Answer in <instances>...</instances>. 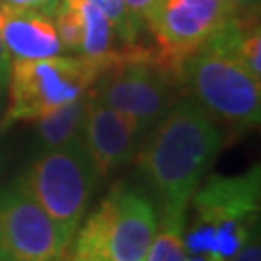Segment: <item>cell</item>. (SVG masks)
<instances>
[{
	"instance_id": "1",
	"label": "cell",
	"mask_w": 261,
	"mask_h": 261,
	"mask_svg": "<svg viewBox=\"0 0 261 261\" xmlns=\"http://www.w3.org/2000/svg\"><path fill=\"white\" fill-rule=\"evenodd\" d=\"M224 141V128L192 97L170 107L136 155L143 180L157 199L159 217H186Z\"/></svg>"
},
{
	"instance_id": "2",
	"label": "cell",
	"mask_w": 261,
	"mask_h": 261,
	"mask_svg": "<svg viewBox=\"0 0 261 261\" xmlns=\"http://www.w3.org/2000/svg\"><path fill=\"white\" fill-rule=\"evenodd\" d=\"M261 170L252 167L236 176H211L197 188L184 224L186 261H234L259 230Z\"/></svg>"
},
{
	"instance_id": "3",
	"label": "cell",
	"mask_w": 261,
	"mask_h": 261,
	"mask_svg": "<svg viewBox=\"0 0 261 261\" xmlns=\"http://www.w3.org/2000/svg\"><path fill=\"white\" fill-rule=\"evenodd\" d=\"M97 180L99 174L93 161L84 141L77 140L58 149L41 151L16 184L53 221L58 240L66 250L80 228Z\"/></svg>"
},
{
	"instance_id": "4",
	"label": "cell",
	"mask_w": 261,
	"mask_h": 261,
	"mask_svg": "<svg viewBox=\"0 0 261 261\" xmlns=\"http://www.w3.org/2000/svg\"><path fill=\"white\" fill-rule=\"evenodd\" d=\"M157 224L155 203L120 182L75 230L72 261H145Z\"/></svg>"
},
{
	"instance_id": "5",
	"label": "cell",
	"mask_w": 261,
	"mask_h": 261,
	"mask_svg": "<svg viewBox=\"0 0 261 261\" xmlns=\"http://www.w3.org/2000/svg\"><path fill=\"white\" fill-rule=\"evenodd\" d=\"M103 68L84 56H50L41 60H14L8 82L4 126L37 120L87 95Z\"/></svg>"
},
{
	"instance_id": "6",
	"label": "cell",
	"mask_w": 261,
	"mask_h": 261,
	"mask_svg": "<svg viewBox=\"0 0 261 261\" xmlns=\"http://www.w3.org/2000/svg\"><path fill=\"white\" fill-rule=\"evenodd\" d=\"M192 99L232 132L257 128L261 118V82L236 58L211 45L190 56L182 70Z\"/></svg>"
},
{
	"instance_id": "7",
	"label": "cell",
	"mask_w": 261,
	"mask_h": 261,
	"mask_svg": "<svg viewBox=\"0 0 261 261\" xmlns=\"http://www.w3.org/2000/svg\"><path fill=\"white\" fill-rule=\"evenodd\" d=\"M176 84L157 64L155 50L147 48L103 72L87 95L130 118L147 136L176 103Z\"/></svg>"
},
{
	"instance_id": "8",
	"label": "cell",
	"mask_w": 261,
	"mask_h": 261,
	"mask_svg": "<svg viewBox=\"0 0 261 261\" xmlns=\"http://www.w3.org/2000/svg\"><path fill=\"white\" fill-rule=\"evenodd\" d=\"M230 18L224 0H159L145 21L157 45V64L182 82L188 58Z\"/></svg>"
},
{
	"instance_id": "9",
	"label": "cell",
	"mask_w": 261,
	"mask_h": 261,
	"mask_svg": "<svg viewBox=\"0 0 261 261\" xmlns=\"http://www.w3.org/2000/svg\"><path fill=\"white\" fill-rule=\"evenodd\" d=\"M64 252L35 199L18 184L0 188V261H56Z\"/></svg>"
},
{
	"instance_id": "10",
	"label": "cell",
	"mask_w": 261,
	"mask_h": 261,
	"mask_svg": "<svg viewBox=\"0 0 261 261\" xmlns=\"http://www.w3.org/2000/svg\"><path fill=\"white\" fill-rule=\"evenodd\" d=\"M145 134L124 114L87 95L82 141L99 178L136 159Z\"/></svg>"
},
{
	"instance_id": "11",
	"label": "cell",
	"mask_w": 261,
	"mask_h": 261,
	"mask_svg": "<svg viewBox=\"0 0 261 261\" xmlns=\"http://www.w3.org/2000/svg\"><path fill=\"white\" fill-rule=\"evenodd\" d=\"M0 39L10 60H41L62 53L50 14L0 6Z\"/></svg>"
},
{
	"instance_id": "12",
	"label": "cell",
	"mask_w": 261,
	"mask_h": 261,
	"mask_svg": "<svg viewBox=\"0 0 261 261\" xmlns=\"http://www.w3.org/2000/svg\"><path fill=\"white\" fill-rule=\"evenodd\" d=\"M87 95L80 97L74 103L66 105L58 111L41 116L35 122V134L39 141V153L48 149H58L68 143L82 140Z\"/></svg>"
},
{
	"instance_id": "13",
	"label": "cell",
	"mask_w": 261,
	"mask_h": 261,
	"mask_svg": "<svg viewBox=\"0 0 261 261\" xmlns=\"http://www.w3.org/2000/svg\"><path fill=\"white\" fill-rule=\"evenodd\" d=\"M184 224L186 217H159L157 232L151 242L145 261H186L184 252Z\"/></svg>"
},
{
	"instance_id": "14",
	"label": "cell",
	"mask_w": 261,
	"mask_h": 261,
	"mask_svg": "<svg viewBox=\"0 0 261 261\" xmlns=\"http://www.w3.org/2000/svg\"><path fill=\"white\" fill-rule=\"evenodd\" d=\"M89 2L95 4L107 18L111 19L114 31H116V37L120 39L124 47L138 45L140 33L143 31V23L132 16L122 0H89Z\"/></svg>"
},
{
	"instance_id": "15",
	"label": "cell",
	"mask_w": 261,
	"mask_h": 261,
	"mask_svg": "<svg viewBox=\"0 0 261 261\" xmlns=\"http://www.w3.org/2000/svg\"><path fill=\"white\" fill-rule=\"evenodd\" d=\"M62 0H0V6H14V8H29V10H39L50 14L58 8Z\"/></svg>"
},
{
	"instance_id": "16",
	"label": "cell",
	"mask_w": 261,
	"mask_h": 261,
	"mask_svg": "<svg viewBox=\"0 0 261 261\" xmlns=\"http://www.w3.org/2000/svg\"><path fill=\"white\" fill-rule=\"evenodd\" d=\"M122 2H124V6L128 8L132 16L138 21H141L143 25H145V21L153 14L155 6L159 4V0H122Z\"/></svg>"
},
{
	"instance_id": "17",
	"label": "cell",
	"mask_w": 261,
	"mask_h": 261,
	"mask_svg": "<svg viewBox=\"0 0 261 261\" xmlns=\"http://www.w3.org/2000/svg\"><path fill=\"white\" fill-rule=\"evenodd\" d=\"M234 261H261V242H259V230L248 238V242L242 246V250L234 257Z\"/></svg>"
},
{
	"instance_id": "18",
	"label": "cell",
	"mask_w": 261,
	"mask_h": 261,
	"mask_svg": "<svg viewBox=\"0 0 261 261\" xmlns=\"http://www.w3.org/2000/svg\"><path fill=\"white\" fill-rule=\"evenodd\" d=\"M226 6L230 10V14L236 18H252L257 16L259 8V0H224Z\"/></svg>"
},
{
	"instance_id": "19",
	"label": "cell",
	"mask_w": 261,
	"mask_h": 261,
	"mask_svg": "<svg viewBox=\"0 0 261 261\" xmlns=\"http://www.w3.org/2000/svg\"><path fill=\"white\" fill-rule=\"evenodd\" d=\"M10 70H12V60H10L8 53L2 45V39H0V95H6L8 91Z\"/></svg>"
},
{
	"instance_id": "20",
	"label": "cell",
	"mask_w": 261,
	"mask_h": 261,
	"mask_svg": "<svg viewBox=\"0 0 261 261\" xmlns=\"http://www.w3.org/2000/svg\"><path fill=\"white\" fill-rule=\"evenodd\" d=\"M4 114H6V95H0V138H2V134L6 132V126H4Z\"/></svg>"
},
{
	"instance_id": "21",
	"label": "cell",
	"mask_w": 261,
	"mask_h": 261,
	"mask_svg": "<svg viewBox=\"0 0 261 261\" xmlns=\"http://www.w3.org/2000/svg\"><path fill=\"white\" fill-rule=\"evenodd\" d=\"M56 261H60V259H56Z\"/></svg>"
}]
</instances>
